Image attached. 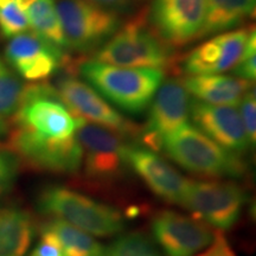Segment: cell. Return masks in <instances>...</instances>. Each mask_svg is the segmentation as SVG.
Instances as JSON below:
<instances>
[{
  "label": "cell",
  "mask_w": 256,
  "mask_h": 256,
  "mask_svg": "<svg viewBox=\"0 0 256 256\" xmlns=\"http://www.w3.org/2000/svg\"><path fill=\"white\" fill-rule=\"evenodd\" d=\"M254 31V28H238L210 38L185 57L182 68L188 76L228 72L238 64Z\"/></svg>",
  "instance_id": "obj_16"
},
{
  "label": "cell",
  "mask_w": 256,
  "mask_h": 256,
  "mask_svg": "<svg viewBox=\"0 0 256 256\" xmlns=\"http://www.w3.org/2000/svg\"><path fill=\"white\" fill-rule=\"evenodd\" d=\"M26 12L34 34L60 49L69 48L54 0H36Z\"/></svg>",
  "instance_id": "obj_22"
},
{
  "label": "cell",
  "mask_w": 256,
  "mask_h": 256,
  "mask_svg": "<svg viewBox=\"0 0 256 256\" xmlns=\"http://www.w3.org/2000/svg\"><path fill=\"white\" fill-rule=\"evenodd\" d=\"M75 136L82 148L83 171L89 180L110 184L122 177L128 168V146L122 136L81 118H78Z\"/></svg>",
  "instance_id": "obj_7"
},
{
  "label": "cell",
  "mask_w": 256,
  "mask_h": 256,
  "mask_svg": "<svg viewBox=\"0 0 256 256\" xmlns=\"http://www.w3.org/2000/svg\"><path fill=\"white\" fill-rule=\"evenodd\" d=\"M256 0H206L200 37L229 30L255 14Z\"/></svg>",
  "instance_id": "obj_20"
},
{
  "label": "cell",
  "mask_w": 256,
  "mask_h": 256,
  "mask_svg": "<svg viewBox=\"0 0 256 256\" xmlns=\"http://www.w3.org/2000/svg\"><path fill=\"white\" fill-rule=\"evenodd\" d=\"M36 2V0H17V6L20 10H23V11H26V10L30 8V6L34 4V2Z\"/></svg>",
  "instance_id": "obj_33"
},
{
  "label": "cell",
  "mask_w": 256,
  "mask_h": 256,
  "mask_svg": "<svg viewBox=\"0 0 256 256\" xmlns=\"http://www.w3.org/2000/svg\"><path fill=\"white\" fill-rule=\"evenodd\" d=\"M88 2H94L96 5H100L102 8L112 10L114 12L124 11L130 5V0H88Z\"/></svg>",
  "instance_id": "obj_31"
},
{
  "label": "cell",
  "mask_w": 256,
  "mask_h": 256,
  "mask_svg": "<svg viewBox=\"0 0 256 256\" xmlns=\"http://www.w3.org/2000/svg\"><path fill=\"white\" fill-rule=\"evenodd\" d=\"M38 210L52 220H60L92 236L106 238L124 229V217L115 208L62 185H51L40 191Z\"/></svg>",
  "instance_id": "obj_2"
},
{
  "label": "cell",
  "mask_w": 256,
  "mask_h": 256,
  "mask_svg": "<svg viewBox=\"0 0 256 256\" xmlns=\"http://www.w3.org/2000/svg\"><path fill=\"white\" fill-rule=\"evenodd\" d=\"M128 168L142 178L156 196L172 204H180L188 179L180 174L165 159L146 147L128 146Z\"/></svg>",
  "instance_id": "obj_17"
},
{
  "label": "cell",
  "mask_w": 256,
  "mask_h": 256,
  "mask_svg": "<svg viewBox=\"0 0 256 256\" xmlns=\"http://www.w3.org/2000/svg\"><path fill=\"white\" fill-rule=\"evenodd\" d=\"M182 83L194 100L223 106H238L246 92L254 87L250 81L220 74L191 75Z\"/></svg>",
  "instance_id": "obj_18"
},
{
  "label": "cell",
  "mask_w": 256,
  "mask_h": 256,
  "mask_svg": "<svg viewBox=\"0 0 256 256\" xmlns=\"http://www.w3.org/2000/svg\"><path fill=\"white\" fill-rule=\"evenodd\" d=\"M246 200L244 190L232 182L188 180L179 206L218 232H224L238 223Z\"/></svg>",
  "instance_id": "obj_6"
},
{
  "label": "cell",
  "mask_w": 256,
  "mask_h": 256,
  "mask_svg": "<svg viewBox=\"0 0 256 256\" xmlns=\"http://www.w3.org/2000/svg\"><path fill=\"white\" fill-rule=\"evenodd\" d=\"M42 229L58 241L66 256H101L104 252V248L90 234L60 220H51Z\"/></svg>",
  "instance_id": "obj_21"
},
{
  "label": "cell",
  "mask_w": 256,
  "mask_h": 256,
  "mask_svg": "<svg viewBox=\"0 0 256 256\" xmlns=\"http://www.w3.org/2000/svg\"><path fill=\"white\" fill-rule=\"evenodd\" d=\"M234 74L236 78L246 80V81H254L256 78V34L252 32L247 42L241 58L238 64L234 66Z\"/></svg>",
  "instance_id": "obj_27"
},
{
  "label": "cell",
  "mask_w": 256,
  "mask_h": 256,
  "mask_svg": "<svg viewBox=\"0 0 256 256\" xmlns=\"http://www.w3.org/2000/svg\"><path fill=\"white\" fill-rule=\"evenodd\" d=\"M197 256H238L236 252L230 247L229 242L224 238L222 232H215L212 242L210 243L209 247H206V250L200 252Z\"/></svg>",
  "instance_id": "obj_30"
},
{
  "label": "cell",
  "mask_w": 256,
  "mask_h": 256,
  "mask_svg": "<svg viewBox=\"0 0 256 256\" xmlns=\"http://www.w3.org/2000/svg\"><path fill=\"white\" fill-rule=\"evenodd\" d=\"M171 60L168 46L148 28L142 16H136L118 28L95 55L98 62L126 68L162 70Z\"/></svg>",
  "instance_id": "obj_5"
},
{
  "label": "cell",
  "mask_w": 256,
  "mask_h": 256,
  "mask_svg": "<svg viewBox=\"0 0 256 256\" xmlns=\"http://www.w3.org/2000/svg\"><path fill=\"white\" fill-rule=\"evenodd\" d=\"M8 132H10L8 124L6 122L4 118L0 116V139H2V138L8 136Z\"/></svg>",
  "instance_id": "obj_32"
},
{
  "label": "cell",
  "mask_w": 256,
  "mask_h": 256,
  "mask_svg": "<svg viewBox=\"0 0 256 256\" xmlns=\"http://www.w3.org/2000/svg\"><path fill=\"white\" fill-rule=\"evenodd\" d=\"M152 232L166 256L196 255L215 236L206 224L171 210L156 214L152 220Z\"/></svg>",
  "instance_id": "obj_14"
},
{
  "label": "cell",
  "mask_w": 256,
  "mask_h": 256,
  "mask_svg": "<svg viewBox=\"0 0 256 256\" xmlns=\"http://www.w3.org/2000/svg\"><path fill=\"white\" fill-rule=\"evenodd\" d=\"M5 58L17 74L31 82L44 81L66 64L63 50L34 31L11 38L6 46Z\"/></svg>",
  "instance_id": "obj_13"
},
{
  "label": "cell",
  "mask_w": 256,
  "mask_h": 256,
  "mask_svg": "<svg viewBox=\"0 0 256 256\" xmlns=\"http://www.w3.org/2000/svg\"><path fill=\"white\" fill-rule=\"evenodd\" d=\"M30 28L28 16L14 2L0 8V32L5 38H14Z\"/></svg>",
  "instance_id": "obj_25"
},
{
  "label": "cell",
  "mask_w": 256,
  "mask_h": 256,
  "mask_svg": "<svg viewBox=\"0 0 256 256\" xmlns=\"http://www.w3.org/2000/svg\"><path fill=\"white\" fill-rule=\"evenodd\" d=\"M162 150L186 171L209 178H240L246 174L244 162L223 148L190 124H184L162 142Z\"/></svg>",
  "instance_id": "obj_3"
},
{
  "label": "cell",
  "mask_w": 256,
  "mask_h": 256,
  "mask_svg": "<svg viewBox=\"0 0 256 256\" xmlns=\"http://www.w3.org/2000/svg\"><path fill=\"white\" fill-rule=\"evenodd\" d=\"M190 118L194 127L230 152L238 154L252 145L236 106L191 100Z\"/></svg>",
  "instance_id": "obj_15"
},
{
  "label": "cell",
  "mask_w": 256,
  "mask_h": 256,
  "mask_svg": "<svg viewBox=\"0 0 256 256\" xmlns=\"http://www.w3.org/2000/svg\"><path fill=\"white\" fill-rule=\"evenodd\" d=\"M8 147L20 162L40 171L74 174L82 168V148L75 136L66 140H44L14 127L8 132Z\"/></svg>",
  "instance_id": "obj_9"
},
{
  "label": "cell",
  "mask_w": 256,
  "mask_h": 256,
  "mask_svg": "<svg viewBox=\"0 0 256 256\" xmlns=\"http://www.w3.org/2000/svg\"><path fill=\"white\" fill-rule=\"evenodd\" d=\"M190 102V94L177 80H170L160 86L151 102L145 127L139 134L146 148L162 151L165 138L188 124Z\"/></svg>",
  "instance_id": "obj_11"
},
{
  "label": "cell",
  "mask_w": 256,
  "mask_h": 256,
  "mask_svg": "<svg viewBox=\"0 0 256 256\" xmlns=\"http://www.w3.org/2000/svg\"><path fill=\"white\" fill-rule=\"evenodd\" d=\"M240 115L247 130L248 138L252 145H254L256 140V98L254 87L246 92L240 102Z\"/></svg>",
  "instance_id": "obj_28"
},
{
  "label": "cell",
  "mask_w": 256,
  "mask_h": 256,
  "mask_svg": "<svg viewBox=\"0 0 256 256\" xmlns=\"http://www.w3.org/2000/svg\"><path fill=\"white\" fill-rule=\"evenodd\" d=\"M78 118L60 100L49 83L24 87L18 110L12 115L14 127L44 140H66L75 136Z\"/></svg>",
  "instance_id": "obj_4"
},
{
  "label": "cell",
  "mask_w": 256,
  "mask_h": 256,
  "mask_svg": "<svg viewBox=\"0 0 256 256\" xmlns=\"http://www.w3.org/2000/svg\"><path fill=\"white\" fill-rule=\"evenodd\" d=\"M56 10L69 48L81 52L104 46L120 25L116 12L88 0H60Z\"/></svg>",
  "instance_id": "obj_8"
},
{
  "label": "cell",
  "mask_w": 256,
  "mask_h": 256,
  "mask_svg": "<svg viewBox=\"0 0 256 256\" xmlns=\"http://www.w3.org/2000/svg\"><path fill=\"white\" fill-rule=\"evenodd\" d=\"M25 86L0 60V116H12L20 104Z\"/></svg>",
  "instance_id": "obj_24"
},
{
  "label": "cell",
  "mask_w": 256,
  "mask_h": 256,
  "mask_svg": "<svg viewBox=\"0 0 256 256\" xmlns=\"http://www.w3.org/2000/svg\"><path fill=\"white\" fill-rule=\"evenodd\" d=\"M20 160L8 147L0 145V198L11 190L18 177Z\"/></svg>",
  "instance_id": "obj_26"
},
{
  "label": "cell",
  "mask_w": 256,
  "mask_h": 256,
  "mask_svg": "<svg viewBox=\"0 0 256 256\" xmlns=\"http://www.w3.org/2000/svg\"><path fill=\"white\" fill-rule=\"evenodd\" d=\"M30 256H66L58 241L46 230L42 229L40 241L34 247Z\"/></svg>",
  "instance_id": "obj_29"
},
{
  "label": "cell",
  "mask_w": 256,
  "mask_h": 256,
  "mask_svg": "<svg viewBox=\"0 0 256 256\" xmlns=\"http://www.w3.org/2000/svg\"><path fill=\"white\" fill-rule=\"evenodd\" d=\"M55 88L63 104L76 116L113 130L121 136L140 134L136 124L127 120L86 82L72 76H66L60 80Z\"/></svg>",
  "instance_id": "obj_10"
},
{
  "label": "cell",
  "mask_w": 256,
  "mask_h": 256,
  "mask_svg": "<svg viewBox=\"0 0 256 256\" xmlns=\"http://www.w3.org/2000/svg\"><path fill=\"white\" fill-rule=\"evenodd\" d=\"M80 74L102 98L130 114L151 104L165 75L162 69L126 68L95 60L80 64Z\"/></svg>",
  "instance_id": "obj_1"
},
{
  "label": "cell",
  "mask_w": 256,
  "mask_h": 256,
  "mask_svg": "<svg viewBox=\"0 0 256 256\" xmlns=\"http://www.w3.org/2000/svg\"><path fill=\"white\" fill-rule=\"evenodd\" d=\"M206 0H153L150 22L168 46L179 48L200 37Z\"/></svg>",
  "instance_id": "obj_12"
},
{
  "label": "cell",
  "mask_w": 256,
  "mask_h": 256,
  "mask_svg": "<svg viewBox=\"0 0 256 256\" xmlns=\"http://www.w3.org/2000/svg\"><path fill=\"white\" fill-rule=\"evenodd\" d=\"M101 256H162L151 240L140 232L121 235L104 249Z\"/></svg>",
  "instance_id": "obj_23"
},
{
  "label": "cell",
  "mask_w": 256,
  "mask_h": 256,
  "mask_svg": "<svg viewBox=\"0 0 256 256\" xmlns=\"http://www.w3.org/2000/svg\"><path fill=\"white\" fill-rule=\"evenodd\" d=\"M36 226L28 210L0 206V256H26Z\"/></svg>",
  "instance_id": "obj_19"
},
{
  "label": "cell",
  "mask_w": 256,
  "mask_h": 256,
  "mask_svg": "<svg viewBox=\"0 0 256 256\" xmlns=\"http://www.w3.org/2000/svg\"><path fill=\"white\" fill-rule=\"evenodd\" d=\"M11 2H14V0H0V8H5L6 5L11 4Z\"/></svg>",
  "instance_id": "obj_34"
}]
</instances>
